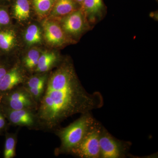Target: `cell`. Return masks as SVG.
I'll list each match as a JSON object with an SVG mask.
<instances>
[{
	"instance_id": "cell-8",
	"label": "cell",
	"mask_w": 158,
	"mask_h": 158,
	"mask_svg": "<svg viewBox=\"0 0 158 158\" xmlns=\"http://www.w3.org/2000/svg\"><path fill=\"white\" fill-rule=\"evenodd\" d=\"M22 75L17 67L8 70L0 82V93L11 90L23 81Z\"/></svg>"
},
{
	"instance_id": "cell-1",
	"label": "cell",
	"mask_w": 158,
	"mask_h": 158,
	"mask_svg": "<svg viewBox=\"0 0 158 158\" xmlns=\"http://www.w3.org/2000/svg\"><path fill=\"white\" fill-rule=\"evenodd\" d=\"M101 94H90L79 82L72 65L64 64L48 79L39 110L40 118L53 127L77 113H90L101 107Z\"/></svg>"
},
{
	"instance_id": "cell-17",
	"label": "cell",
	"mask_w": 158,
	"mask_h": 158,
	"mask_svg": "<svg viewBox=\"0 0 158 158\" xmlns=\"http://www.w3.org/2000/svg\"><path fill=\"white\" fill-rule=\"evenodd\" d=\"M40 56L39 51L36 49H33L29 51L25 60L26 66L30 69L37 67Z\"/></svg>"
},
{
	"instance_id": "cell-12",
	"label": "cell",
	"mask_w": 158,
	"mask_h": 158,
	"mask_svg": "<svg viewBox=\"0 0 158 158\" xmlns=\"http://www.w3.org/2000/svg\"><path fill=\"white\" fill-rule=\"evenodd\" d=\"M15 39V34L12 30H0V52H9L14 45Z\"/></svg>"
},
{
	"instance_id": "cell-5",
	"label": "cell",
	"mask_w": 158,
	"mask_h": 158,
	"mask_svg": "<svg viewBox=\"0 0 158 158\" xmlns=\"http://www.w3.org/2000/svg\"><path fill=\"white\" fill-rule=\"evenodd\" d=\"M85 19L81 9L77 10L65 16L62 21V28L67 34L78 35L85 28Z\"/></svg>"
},
{
	"instance_id": "cell-9",
	"label": "cell",
	"mask_w": 158,
	"mask_h": 158,
	"mask_svg": "<svg viewBox=\"0 0 158 158\" xmlns=\"http://www.w3.org/2000/svg\"><path fill=\"white\" fill-rule=\"evenodd\" d=\"M81 6L85 18L91 22L99 15L103 7L102 0H84Z\"/></svg>"
},
{
	"instance_id": "cell-6",
	"label": "cell",
	"mask_w": 158,
	"mask_h": 158,
	"mask_svg": "<svg viewBox=\"0 0 158 158\" xmlns=\"http://www.w3.org/2000/svg\"><path fill=\"white\" fill-rule=\"evenodd\" d=\"M44 30L45 40L51 45L60 46L65 43L66 37L65 32L59 24L50 21L45 22Z\"/></svg>"
},
{
	"instance_id": "cell-24",
	"label": "cell",
	"mask_w": 158,
	"mask_h": 158,
	"mask_svg": "<svg viewBox=\"0 0 158 158\" xmlns=\"http://www.w3.org/2000/svg\"><path fill=\"white\" fill-rule=\"evenodd\" d=\"M76 2H77L79 3V4H81V5H82L83 4V2H84V0H74Z\"/></svg>"
},
{
	"instance_id": "cell-2",
	"label": "cell",
	"mask_w": 158,
	"mask_h": 158,
	"mask_svg": "<svg viewBox=\"0 0 158 158\" xmlns=\"http://www.w3.org/2000/svg\"><path fill=\"white\" fill-rule=\"evenodd\" d=\"M95 119L90 113L83 114L78 119L59 131L62 152L70 153L81 141Z\"/></svg>"
},
{
	"instance_id": "cell-21",
	"label": "cell",
	"mask_w": 158,
	"mask_h": 158,
	"mask_svg": "<svg viewBox=\"0 0 158 158\" xmlns=\"http://www.w3.org/2000/svg\"><path fill=\"white\" fill-rule=\"evenodd\" d=\"M44 90V88H29L30 93L36 98L41 96Z\"/></svg>"
},
{
	"instance_id": "cell-7",
	"label": "cell",
	"mask_w": 158,
	"mask_h": 158,
	"mask_svg": "<svg viewBox=\"0 0 158 158\" xmlns=\"http://www.w3.org/2000/svg\"><path fill=\"white\" fill-rule=\"evenodd\" d=\"M11 110L26 109L32 105L31 97L28 94L23 91H16L6 96L3 100Z\"/></svg>"
},
{
	"instance_id": "cell-3",
	"label": "cell",
	"mask_w": 158,
	"mask_h": 158,
	"mask_svg": "<svg viewBox=\"0 0 158 158\" xmlns=\"http://www.w3.org/2000/svg\"><path fill=\"white\" fill-rule=\"evenodd\" d=\"M102 127L95 120L81 143L70 153L81 158H100L99 140Z\"/></svg>"
},
{
	"instance_id": "cell-19",
	"label": "cell",
	"mask_w": 158,
	"mask_h": 158,
	"mask_svg": "<svg viewBox=\"0 0 158 158\" xmlns=\"http://www.w3.org/2000/svg\"><path fill=\"white\" fill-rule=\"evenodd\" d=\"M10 22V16L7 10L0 6V30L6 28Z\"/></svg>"
},
{
	"instance_id": "cell-15",
	"label": "cell",
	"mask_w": 158,
	"mask_h": 158,
	"mask_svg": "<svg viewBox=\"0 0 158 158\" xmlns=\"http://www.w3.org/2000/svg\"><path fill=\"white\" fill-rule=\"evenodd\" d=\"M26 42L29 45L39 43L41 41V31L36 25H31L27 29L25 34Z\"/></svg>"
},
{
	"instance_id": "cell-16",
	"label": "cell",
	"mask_w": 158,
	"mask_h": 158,
	"mask_svg": "<svg viewBox=\"0 0 158 158\" xmlns=\"http://www.w3.org/2000/svg\"><path fill=\"white\" fill-rule=\"evenodd\" d=\"M56 0H34L35 11L39 15H45L53 7Z\"/></svg>"
},
{
	"instance_id": "cell-11",
	"label": "cell",
	"mask_w": 158,
	"mask_h": 158,
	"mask_svg": "<svg viewBox=\"0 0 158 158\" xmlns=\"http://www.w3.org/2000/svg\"><path fill=\"white\" fill-rule=\"evenodd\" d=\"M76 10L73 0H56L52 15L55 17H64Z\"/></svg>"
},
{
	"instance_id": "cell-4",
	"label": "cell",
	"mask_w": 158,
	"mask_h": 158,
	"mask_svg": "<svg viewBox=\"0 0 158 158\" xmlns=\"http://www.w3.org/2000/svg\"><path fill=\"white\" fill-rule=\"evenodd\" d=\"M99 144L100 158H122L127 156L131 143L115 138L103 127Z\"/></svg>"
},
{
	"instance_id": "cell-22",
	"label": "cell",
	"mask_w": 158,
	"mask_h": 158,
	"mask_svg": "<svg viewBox=\"0 0 158 158\" xmlns=\"http://www.w3.org/2000/svg\"><path fill=\"white\" fill-rule=\"evenodd\" d=\"M8 70L6 65L0 62V82Z\"/></svg>"
},
{
	"instance_id": "cell-18",
	"label": "cell",
	"mask_w": 158,
	"mask_h": 158,
	"mask_svg": "<svg viewBox=\"0 0 158 158\" xmlns=\"http://www.w3.org/2000/svg\"><path fill=\"white\" fill-rule=\"evenodd\" d=\"M15 141L12 137L6 138L4 152V157L12 158L15 155Z\"/></svg>"
},
{
	"instance_id": "cell-10",
	"label": "cell",
	"mask_w": 158,
	"mask_h": 158,
	"mask_svg": "<svg viewBox=\"0 0 158 158\" xmlns=\"http://www.w3.org/2000/svg\"><path fill=\"white\" fill-rule=\"evenodd\" d=\"M10 121L18 125L31 126L34 123L33 116L26 109L12 110L7 113Z\"/></svg>"
},
{
	"instance_id": "cell-23",
	"label": "cell",
	"mask_w": 158,
	"mask_h": 158,
	"mask_svg": "<svg viewBox=\"0 0 158 158\" xmlns=\"http://www.w3.org/2000/svg\"><path fill=\"white\" fill-rule=\"evenodd\" d=\"M6 125V120H5L4 116L0 111V131L3 129Z\"/></svg>"
},
{
	"instance_id": "cell-25",
	"label": "cell",
	"mask_w": 158,
	"mask_h": 158,
	"mask_svg": "<svg viewBox=\"0 0 158 158\" xmlns=\"http://www.w3.org/2000/svg\"><path fill=\"white\" fill-rule=\"evenodd\" d=\"M0 55H1V54H0Z\"/></svg>"
},
{
	"instance_id": "cell-13",
	"label": "cell",
	"mask_w": 158,
	"mask_h": 158,
	"mask_svg": "<svg viewBox=\"0 0 158 158\" xmlns=\"http://www.w3.org/2000/svg\"><path fill=\"white\" fill-rule=\"evenodd\" d=\"M56 54L52 52H47L40 55L37 66V70L39 72L47 71L57 61Z\"/></svg>"
},
{
	"instance_id": "cell-14",
	"label": "cell",
	"mask_w": 158,
	"mask_h": 158,
	"mask_svg": "<svg viewBox=\"0 0 158 158\" xmlns=\"http://www.w3.org/2000/svg\"><path fill=\"white\" fill-rule=\"evenodd\" d=\"M14 15L19 20H25L30 15V6L28 0H17L14 7Z\"/></svg>"
},
{
	"instance_id": "cell-20",
	"label": "cell",
	"mask_w": 158,
	"mask_h": 158,
	"mask_svg": "<svg viewBox=\"0 0 158 158\" xmlns=\"http://www.w3.org/2000/svg\"><path fill=\"white\" fill-rule=\"evenodd\" d=\"M46 81L45 77H35L31 78L28 82L29 88H44Z\"/></svg>"
}]
</instances>
